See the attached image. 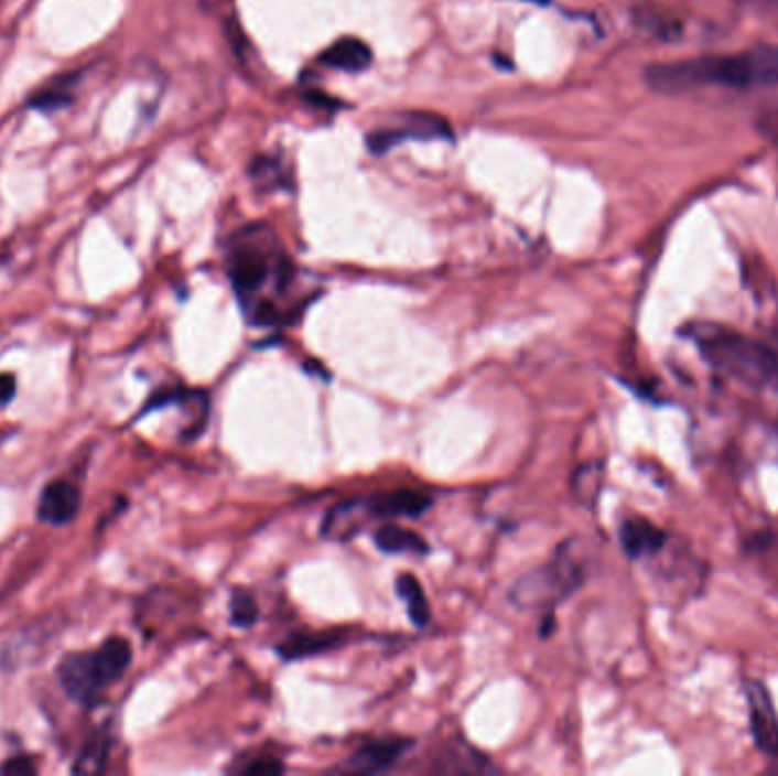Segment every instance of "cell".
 <instances>
[{"mask_svg":"<svg viewBox=\"0 0 778 776\" xmlns=\"http://www.w3.org/2000/svg\"><path fill=\"white\" fill-rule=\"evenodd\" d=\"M228 276L251 324L269 326L285 320L275 299L290 290L294 267L267 226H249L230 239Z\"/></svg>","mask_w":778,"mask_h":776,"instance_id":"cell-1","label":"cell"},{"mask_svg":"<svg viewBox=\"0 0 778 776\" xmlns=\"http://www.w3.org/2000/svg\"><path fill=\"white\" fill-rule=\"evenodd\" d=\"M649 89L679 96L699 87L763 89L778 85V46H758L735 55H705L683 62H662L645 68Z\"/></svg>","mask_w":778,"mask_h":776,"instance_id":"cell-2","label":"cell"},{"mask_svg":"<svg viewBox=\"0 0 778 776\" xmlns=\"http://www.w3.org/2000/svg\"><path fill=\"white\" fill-rule=\"evenodd\" d=\"M685 333L715 371L754 390L778 392V348L717 324H692Z\"/></svg>","mask_w":778,"mask_h":776,"instance_id":"cell-3","label":"cell"},{"mask_svg":"<svg viewBox=\"0 0 778 776\" xmlns=\"http://www.w3.org/2000/svg\"><path fill=\"white\" fill-rule=\"evenodd\" d=\"M587 579V558L581 542L568 540L540 570L526 574L510 590V602L523 611H551L572 596Z\"/></svg>","mask_w":778,"mask_h":776,"instance_id":"cell-4","label":"cell"},{"mask_svg":"<svg viewBox=\"0 0 778 776\" xmlns=\"http://www.w3.org/2000/svg\"><path fill=\"white\" fill-rule=\"evenodd\" d=\"M57 679L64 694L85 705V709L94 705L100 699V692L105 690V683L100 681L94 660V651H76L64 656L57 667Z\"/></svg>","mask_w":778,"mask_h":776,"instance_id":"cell-5","label":"cell"},{"mask_svg":"<svg viewBox=\"0 0 778 776\" xmlns=\"http://www.w3.org/2000/svg\"><path fill=\"white\" fill-rule=\"evenodd\" d=\"M451 137V126L431 112H410L399 126L376 130L369 137V151L382 153L397 147L403 139H444Z\"/></svg>","mask_w":778,"mask_h":776,"instance_id":"cell-6","label":"cell"},{"mask_svg":"<svg viewBox=\"0 0 778 776\" xmlns=\"http://www.w3.org/2000/svg\"><path fill=\"white\" fill-rule=\"evenodd\" d=\"M749 720L752 733L758 750L778 758V715L774 709V701L763 683H749Z\"/></svg>","mask_w":778,"mask_h":776,"instance_id":"cell-7","label":"cell"},{"mask_svg":"<svg viewBox=\"0 0 778 776\" xmlns=\"http://www.w3.org/2000/svg\"><path fill=\"white\" fill-rule=\"evenodd\" d=\"M83 494L78 485L71 481H53L42 489L40 506H37V517L44 524L51 526H66L74 521L80 513Z\"/></svg>","mask_w":778,"mask_h":776,"instance_id":"cell-8","label":"cell"},{"mask_svg":"<svg viewBox=\"0 0 778 776\" xmlns=\"http://www.w3.org/2000/svg\"><path fill=\"white\" fill-rule=\"evenodd\" d=\"M412 747L408 737H380L371 740L346 761V769L356 774L385 772L401 761V756Z\"/></svg>","mask_w":778,"mask_h":776,"instance_id":"cell-9","label":"cell"},{"mask_svg":"<svg viewBox=\"0 0 778 776\" xmlns=\"http://www.w3.org/2000/svg\"><path fill=\"white\" fill-rule=\"evenodd\" d=\"M374 517L376 515L369 506V499L342 502L328 510L322 526V536L335 542H348L350 538H356Z\"/></svg>","mask_w":778,"mask_h":776,"instance_id":"cell-10","label":"cell"},{"mask_svg":"<svg viewBox=\"0 0 778 776\" xmlns=\"http://www.w3.org/2000/svg\"><path fill=\"white\" fill-rule=\"evenodd\" d=\"M619 540L622 549L630 560H642V558H653L667 547V534L660 526H656L649 519L633 517L626 519L619 528Z\"/></svg>","mask_w":778,"mask_h":776,"instance_id":"cell-11","label":"cell"},{"mask_svg":"<svg viewBox=\"0 0 778 776\" xmlns=\"http://www.w3.org/2000/svg\"><path fill=\"white\" fill-rule=\"evenodd\" d=\"M369 506L378 519H412L431 508V499L417 489H395L369 497Z\"/></svg>","mask_w":778,"mask_h":776,"instance_id":"cell-12","label":"cell"},{"mask_svg":"<svg viewBox=\"0 0 778 776\" xmlns=\"http://www.w3.org/2000/svg\"><path fill=\"white\" fill-rule=\"evenodd\" d=\"M346 643V633L342 630H316V633H292L288 640L278 645V654L285 660H301L307 656L326 654Z\"/></svg>","mask_w":778,"mask_h":776,"instance_id":"cell-13","label":"cell"},{"mask_svg":"<svg viewBox=\"0 0 778 776\" xmlns=\"http://www.w3.org/2000/svg\"><path fill=\"white\" fill-rule=\"evenodd\" d=\"M94 660L98 667L100 681L105 683V688L112 686L115 681H119L132 662V647L126 638H108L98 649H94Z\"/></svg>","mask_w":778,"mask_h":776,"instance_id":"cell-14","label":"cell"},{"mask_svg":"<svg viewBox=\"0 0 778 776\" xmlns=\"http://www.w3.org/2000/svg\"><path fill=\"white\" fill-rule=\"evenodd\" d=\"M371 48L356 40V37H344L335 42L328 51H324L322 62L331 68L346 71V74H360V71L369 68L371 64Z\"/></svg>","mask_w":778,"mask_h":776,"instance_id":"cell-15","label":"cell"},{"mask_svg":"<svg viewBox=\"0 0 778 776\" xmlns=\"http://www.w3.org/2000/svg\"><path fill=\"white\" fill-rule=\"evenodd\" d=\"M374 542L385 553H412V556H426L429 545L421 536H417L410 528L399 524H385L374 534Z\"/></svg>","mask_w":778,"mask_h":776,"instance_id":"cell-16","label":"cell"},{"mask_svg":"<svg viewBox=\"0 0 778 776\" xmlns=\"http://www.w3.org/2000/svg\"><path fill=\"white\" fill-rule=\"evenodd\" d=\"M397 592L403 599V604L408 608V617L412 619L414 626H426L431 622V604L426 594H423L421 583L412 574H401L397 579Z\"/></svg>","mask_w":778,"mask_h":776,"instance_id":"cell-17","label":"cell"},{"mask_svg":"<svg viewBox=\"0 0 778 776\" xmlns=\"http://www.w3.org/2000/svg\"><path fill=\"white\" fill-rule=\"evenodd\" d=\"M108 750H110V737L108 733H96L91 740H87L85 750L80 752L74 769L83 772V774H94V772H102L105 761H108Z\"/></svg>","mask_w":778,"mask_h":776,"instance_id":"cell-18","label":"cell"},{"mask_svg":"<svg viewBox=\"0 0 778 776\" xmlns=\"http://www.w3.org/2000/svg\"><path fill=\"white\" fill-rule=\"evenodd\" d=\"M258 617H260V608L253 594L246 590H235L230 596V622L237 628H249L258 622Z\"/></svg>","mask_w":778,"mask_h":776,"instance_id":"cell-19","label":"cell"},{"mask_svg":"<svg viewBox=\"0 0 778 776\" xmlns=\"http://www.w3.org/2000/svg\"><path fill=\"white\" fill-rule=\"evenodd\" d=\"M598 474H601V470L598 467H583L579 474H576V478H574V494H576V497L581 499V502H585L587 506L596 499V492H598Z\"/></svg>","mask_w":778,"mask_h":776,"instance_id":"cell-20","label":"cell"},{"mask_svg":"<svg viewBox=\"0 0 778 776\" xmlns=\"http://www.w3.org/2000/svg\"><path fill=\"white\" fill-rule=\"evenodd\" d=\"M638 23L649 30L651 34H656V37H662V40H669V37H674L677 30H674V21H669V19H662L658 17L656 12H640L638 14Z\"/></svg>","mask_w":778,"mask_h":776,"instance_id":"cell-21","label":"cell"},{"mask_svg":"<svg viewBox=\"0 0 778 776\" xmlns=\"http://www.w3.org/2000/svg\"><path fill=\"white\" fill-rule=\"evenodd\" d=\"M0 772L10 776H32L37 772V765H34V761L28 756H14L8 763L0 765Z\"/></svg>","mask_w":778,"mask_h":776,"instance_id":"cell-22","label":"cell"},{"mask_svg":"<svg viewBox=\"0 0 778 776\" xmlns=\"http://www.w3.org/2000/svg\"><path fill=\"white\" fill-rule=\"evenodd\" d=\"M68 103H71V96L64 91H44L32 100L34 108H40V110H57V108H64V105H68Z\"/></svg>","mask_w":778,"mask_h":776,"instance_id":"cell-23","label":"cell"},{"mask_svg":"<svg viewBox=\"0 0 778 776\" xmlns=\"http://www.w3.org/2000/svg\"><path fill=\"white\" fill-rule=\"evenodd\" d=\"M282 769L285 767H282V763L275 758H256L253 763L241 767L244 774H280Z\"/></svg>","mask_w":778,"mask_h":776,"instance_id":"cell-24","label":"cell"},{"mask_svg":"<svg viewBox=\"0 0 778 776\" xmlns=\"http://www.w3.org/2000/svg\"><path fill=\"white\" fill-rule=\"evenodd\" d=\"M17 395V378L12 374H0V406H8Z\"/></svg>","mask_w":778,"mask_h":776,"instance_id":"cell-25","label":"cell"},{"mask_svg":"<svg viewBox=\"0 0 778 776\" xmlns=\"http://www.w3.org/2000/svg\"><path fill=\"white\" fill-rule=\"evenodd\" d=\"M526 3H538V6H547V0H526Z\"/></svg>","mask_w":778,"mask_h":776,"instance_id":"cell-26","label":"cell"},{"mask_svg":"<svg viewBox=\"0 0 778 776\" xmlns=\"http://www.w3.org/2000/svg\"><path fill=\"white\" fill-rule=\"evenodd\" d=\"M763 3H769V6H776V8H778V0H763Z\"/></svg>","mask_w":778,"mask_h":776,"instance_id":"cell-27","label":"cell"},{"mask_svg":"<svg viewBox=\"0 0 778 776\" xmlns=\"http://www.w3.org/2000/svg\"><path fill=\"white\" fill-rule=\"evenodd\" d=\"M3 438H6V435H0V442H3Z\"/></svg>","mask_w":778,"mask_h":776,"instance_id":"cell-28","label":"cell"},{"mask_svg":"<svg viewBox=\"0 0 778 776\" xmlns=\"http://www.w3.org/2000/svg\"><path fill=\"white\" fill-rule=\"evenodd\" d=\"M776 435H778V423H776Z\"/></svg>","mask_w":778,"mask_h":776,"instance_id":"cell-29","label":"cell"}]
</instances>
